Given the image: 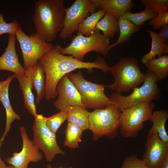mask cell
I'll list each match as a JSON object with an SVG mask.
<instances>
[{
	"label": "cell",
	"instance_id": "4316f807",
	"mask_svg": "<svg viewBox=\"0 0 168 168\" xmlns=\"http://www.w3.org/2000/svg\"><path fill=\"white\" fill-rule=\"evenodd\" d=\"M83 131L78 127L68 122L65 133L64 146H68L70 149L77 148L79 143L82 142L81 138Z\"/></svg>",
	"mask_w": 168,
	"mask_h": 168
},
{
	"label": "cell",
	"instance_id": "8fae6325",
	"mask_svg": "<svg viewBox=\"0 0 168 168\" xmlns=\"http://www.w3.org/2000/svg\"><path fill=\"white\" fill-rule=\"evenodd\" d=\"M21 49L24 68L28 69L54 46L39 37L35 33L29 36L19 27L15 33Z\"/></svg>",
	"mask_w": 168,
	"mask_h": 168
},
{
	"label": "cell",
	"instance_id": "7a4b0ae2",
	"mask_svg": "<svg viewBox=\"0 0 168 168\" xmlns=\"http://www.w3.org/2000/svg\"><path fill=\"white\" fill-rule=\"evenodd\" d=\"M64 0H39L35 3L33 20L36 34L48 42L62 29L65 16Z\"/></svg>",
	"mask_w": 168,
	"mask_h": 168
},
{
	"label": "cell",
	"instance_id": "f35d334b",
	"mask_svg": "<svg viewBox=\"0 0 168 168\" xmlns=\"http://www.w3.org/2000/svg\"><path fill=\"white\" fill-rule=\"evenodd\" d=\"M6 168H15L13 166H7Z\"/></svg>",
	"mask_w": 168,
	"mask_h": 168
},
{
	"label": "cell",
	"instance_id": "3957f363",
	"mask_svg": "<svg viewBox=\"0 0 168 168\" xmlns=\"http://www.w3.org/2000/svg\"><path fill=\"white\" fill-rule=\"evenodd\" d=\"M114 82L107 86L109 89L121 94L137 87L144 82L146 76L140 70L138 60L133 58L122 57L114 66L109 67Z\"/></svg>",
	"mask_w": 168,
	"mask_h": 168
},
{
	"label": "cell",
	"instance_id": "d590c367",
	"mask_svg": "<svg viewBox=\"0 0 168 168\" xmlns=\"http://www.w3.org/2000/svg\"><path fill=\"white\" fill-rule=\"evenodd\" d=\"M6 82V80L3 81H0V94L2 91Z\"/></svg>",
	"mask_w": 168,
	"mask_h": 168
},
{
	"label": "cell",
	"instance_id": "ba28073f",
	"mask_svg": "<svg viewBox=\"0 0 168 168\" xmlns=\"http://www.w3.org/2000/svg\"><path fill=\"white\" fill-rule=\"evenodd\" d=\"M67 75L77 89L86 109H102L114 104L104 92L105 86L87 81L80 71L74 73L70 72Z\"/></svg>",
	"mask_w": 168,
	"mask_h": 168
},
{
	"label": "cell",
	"instance_id": "d4e9b609",
	"mask_svg": "<svg viewBox=\"0 0 168 168\" xmlns=\"http://www.w3.org/2000/svg\"><path fill=\"white\" fill-rule=\"evenodd\" d=\"M148 70L154 73L159 81L168 76V56L164 55L148 60L145 64Z\"/></svg>",
	"mask_w": 168,
	"mask_h": 168
},
{
	"label": "cell",
	"instance_id": "9a60e30c",
	"mask_svg": "<svg viewBox=\"0 0 168 168\" xmlns=\"http://www.w3.org/2000/svg\"><path fill=\"white\" fill-rule=\"evenodd\" d=\"M15 34H9L5 50L0 56V70H6L16 75L24 74L26 69L21 64L16 53Z\"/></svg>",
	"mask_w": 168,
	"mask_h": 168
},
{
	"label": "cell",
	"instance_id": "30bf717a",
	"mask_svg": "<svg viewBox=\"0 0 168 168\" xmlns=\"http://www.w3.org/2000/svg\"><path fill=\"white\" fill-rule=\"evenodd\" d=\"M42 114H37L35 117L33 126L34 137L32 142L44 154L47 161L51 162L57 154L64 155V152L58 146L56 134L47 127Z\"/></svg>",
	"mask_w": 168,
	"mask_h": 168
},
{
	"label": "cell",
	"instance_id": "d6986e66",
	"mask_svg": "<svg viewBox=\"0 0 168 168\" xmlns=\"http://www.w3.org/2000/svg\"><path fill=\"white\" fill-rule=\"evenodd\" d=\"M16 75L23 95L24 107L29 113L35 117L36 113L34 96L32 92L33 86L29 78L25 74Z\"/></svg>",
	"mask_w": 168,
	"mask_h": 168
},
{
	"label": "cell",
	"instance_id": "4dcf8cb0",
	"mask_svg": "<svg viewBox=\"0 0 168 168\" xmlns=\"http://www.w3.org/2000/svg\"><path fill=\"white\" fill-rule=\"evenodd\" d=\"M21 26L16 19L10 23L6 22L4 20L3 14L0 13V40L2 35L15 34L18 29Z\"/></svg>",
	"mask_w": 168,
	"mask_h": 168
},
{
	"label": "cell",
	"instance_id": "52a82bcc",
	"mask_svg": "<svg viewBox=\"0 0 168 168\" xmlns=\"http://www.w3.org/2000/svg\"><path fill=\"white\" fill-rule=\"evenodd\" d=\"M155 107L153 102L149 101L122 110L119 127L122 136L125 138L137 137L144 128L143 123L150 121Z\"/></svg>",
	"mask_w": 168,
	"mask_h": 168
},
{
	"label": "cell",
	"instance_id": "7c38bea8",
	"mask_svg": "<svg viewBox=\"0 0 168 168\" xmlns=\"http://www.w3.org/2000/svg\"><path fill=\"white\" fill-rule=\"evenodd\" d=\"M19 130L22 140V150L13 153L12 156L7 158L5 162L15 168H28L30 162L36 163L41 160L43 154L28 137L25 127H20Z\"/></svg>",
	"mask_w": 168,
	"mask_h": 168
},
{
	"label": "cell",
	"instance_id": "5bb4252c",
	"mask_svg": "<svg viewBox=\"0 0 168 168\" xmlns=\"http://www.w3.org/2000/svg\"><path fill=\"white\" fill-rule=\"evenodd\" d=\"M56 91L58 96L53 104L60 111L67 110L70 107L75 105L85 108L77 89L69 79L67 74L58 81L56 86Z\"/></svg>",
	"mask_w": 168,
	"mask_h": 168
},
{
	"label": "cell",
	"instance_id": "ac0fdd59",
	"mask_svg": "<svg viewBox=\"0 0 168 168\" xmlns=\"http://www.w3.org/2000/svg\"><path fill=\"white\" fill-rule=\"evenodd\" d=\"M99 9L109 13L118 20L124 13L134 7L131 0H93Z\"/></svg>",
	"mask_w": 168,
	"mask_h": 168
},
{
	"label": "cell",
	"instance_id": "e575fe53",
	"mask_svg": "<svg viewBox=\"0 0 168 168\" xmlns=\"http://www.w3.org/2000/svg\"><path fill=\"white\" fill-rule=\"evenodd\" d=\"M4 143L3 142H1L0 140V148ZM7 167V166L5 162L2 160L0 156V168H6Z\"/></svg>",
	"mask_w": 168,
	"mask_h": 168
},
{
	"label": "cell",
	"instance_id": "9c48e42d",
	"mask_svg": "<svg viewBox=\"0 0 168 168\" xmlns=\"http://www.w3.org/2000/svg\"><path fill=\"white\" fill-rule=\"evenodd\" d=\"M99 9L93 0H76L69 7L65 9L63 27L59 37L65 40L77 30L82 21Z\"/></svg>",
	"mask_w": 168,
	"mask_h": 168
},
{
	"label": "cell",
	"instance_id": "44dd1931",
	"mask_svg": "<svg viewBox=\"0 0 168 168\" xmlns=\"http://www.w3.org/2000/svg\"><path fill=\"white\" fill-rule=\"evenodd\" d=\"M90 113L85 108L81 106H72L67 110L66 120L84 131L89 129Z\"/></svg>",
	"mask_w": 168,
	"mask_h": 168
},
{
	"label": "cell",
	"instance_id": "603a6c76",
	"mask_svg": "<svg viewBox=\"0 0 168 168\" xmlns=\"http://www.w3.org/2000/svg\"><path fill=\"white\" fill-rule=\"evenodd\" d=\"M152 38L151 48L149 52L144 54L142 58L141 61L145 64L148 60L159 58L168 53V44L164 43L159 38L157 34L152 30L147 29Z\"/></svg>",
	"mask_w": 168,
	"mask_h": 168
},
{
	"label": "cell",
	"instance_id": "2e32d148",
	"mask_svg": "<svg viewBox=\"0 0 168 168\" xmlns=\"http://www.w3.org/2000/svg\"><path fill=\"white\" fill-rule=\"evenodd\" d=\"M44 68L38 61L29 69L24 74L30 79L33 87L36 91L35 105L40 103L44 97L45 90V76Z\"/></svg>",
	"mask_w": 168,
	"mask_h": 168
},
{
	"label": "cell",
	"instance_id": "5b68a950",
	"mask_svg": "<svg viewBox=\"0 0 168 168\" xmlns=\"http://www.w3.org/2000/svg\"><path fill=\"white\" fill-rule=\"evenodd\" d=\"M145 74L146 77L143 85L134 88L129 95L123 96L115 92L110 94V100L120 111L139 103L159 99L160 92L157 84L159 81L157 78L148 70Z\"/></svg>",
	"mask_w": 168,
	"mask_h": 168
},
{
	"label": "cell",
	"instance_id": "d6a6232c",
	"mask_svg": "<svg viewBox=\"0 0 168 168\" xmlns=\"http://www.w3.org/2000/svg\"><path fill=\"white\" fill-rule=\"evenodd\" d=\"M148 24L152 26L153 30L160 29L162 27L168 24V10L158 13L148 22Z\"/></svg>",
	"mask_w": 168,
	"mask_h": 168
},
{
	"label": "cell",
	"instance_id": "8d00e7d4",
	"mask_svg": "<svg viewBox=\"0 0 168 168\" xmlns=\"http://www.w3.org/2000/svg\"><path fill=\"white\" fill-rule=\"evenodd\" d=\"M161 168H168V157L164 161Z\"/></svg>",
	"mask_w": 168,
	"mask_h": 168
},
{
	"label": "cell",
	"instance_id": "83f0119b",
	"mask_svg": "<svg viewBox=\"0 0 168 168\" xmlns=\"http://www.w3.org/2000/svg\"><path fill=\"white\" fill-rule=\"evenodd\" d=\"M157 13L153 10L146 7L141 12L133 13L126 12L122 16L130 20L134 24L141 26L147 21L155 17Z\"/></svg>",
	"mask_w": 168,
	"mask_h": 168
},
{
	"label": "cell",
	"instance_id": "484cf974",
	"mask_svg": "<svg viewBox=\"0 0 168 168\" xmlns=\"http://www.w3.org/2000/svg\"><path fill=\"white\" fill-rule=\"evenodd\" d=\"M105 12L99 9L84 19L79 26L77 34L88 37L93 32L96 25L102 18Z\"/></svg>",
	"mask_w": 168,
	"mask_h": 168
},
{
	"label": "cell",
	"instance_id": "e0dca14e",
	"mask_svg": "<svg viewBox=\"0 0 168 168\" xmlns=\"http://www.w3.org/2000/svg\"><path fill=\"white\" fill-rule=\"evenodd\" d=\"M15 74L8 77L6 79V82L3 89L0 94V102L5 108L6 113V123L5 130L0 140L3 142L10 129L11 125L15 120H20V116L13 110L10 101L8 89L9 85L13 79L16 78Z\"/></svg>",
	"mask_w": 168,
	"mask_h": 168
},
{
	"label": "cell",
	"instance_id": "74e56055",
	"mask_svg": "<svg viewBox=\"0 0 168 168\" xmlns=\"http://www.w3.org/2000/svg\"><path fill=\"white\" fill-rule=\"evenodd\" d=\"M46 168H52V167L51 166L50 164H48L47 165ZM58 168H63L62 167V166H60L58 167ZM69 168H73L72 167H70Z\"/></svg>",
	"mask_w": 168,
	"mask_h": 168
},
{
	"label": "cell",
	"instance_id": "277c9868",
	"mask_svg": "<svg viewBox=\"0 0 168 168\" xmlns=\"http://www.w3.org/2000/svg\"><path fill=\"white\" fill-rule=\"evenodd\" d=\"M121 114V111L114 104L90 112L89 129L92 132L93 140L96 141L104 136L110 139L115 138L119 128Z\"/></svg>",
	"mask_w": 168,
	"mask_h": 168
},
{
	"label": "cell",
	"instance_id": "f1b7e54d",
	"mask_svg": "<svg viewBox=\"0 0 168 168\" xmlns=\"http://www.w3.org/2000/svg\"><path fill=\"white\" fill-rule=\"evenodd\" d=\"M67 110H61L49 117L44 116V119L47 127L54 133L56 134L60 125L66 120Z\"/></svg>",
	"mask_w": 168,
	"mask_h": 168
},
{
	"label": "cell",
	"instance_id": "cb8c5ba5",
	"mask_svg": "<svg viewBox=\"0 0 168 168\" xmlns=\"http://www.w3.org/2000/svg\"><path fill=\"white\" fill-rule=\"evenodd\" d=\"M95 30H101L106 38H112L119 30L116 18L112 15L105 12L102 18L96 26Z\"/></svg>",
	"mask_w": 168,
	"mask_h": 168
},
{
	"label": "cell",
	"instance_id": "f546056e",
	"mask_svg": "<svg viewBox=\"0 0 168 168\" xmlns=\"http://www.w3.org/2000/svg\"><path fill=\"white\" fill-rule=\"evenodd\" d=\"M140 2L145 6L157 14L168 10V0H140Z\"/></svg>",
	"mask_w": 168,
	"mask_h": 168
},
{
	"label": "cell",
	"instance_id": "ffe728a7",
	"mask_svg": "<svg viewBox=\"0 0 168 168\" xmlns=\"http://www.w3.org/2000/svg\"><path fill=\"white\" fill-rule=\"evenodd\" d=\"M168 118V111L162 109L153 111L150 120L152 125L148 133H157L161 139L168 143V135L165 128V124Z\"/></svg>",
	"mask_w": 168,
	"mask_h": 168
},
{
	"label": "cell",
	"instance_id": "8992f818",
	"mask_svg": "<svg viewBox=\"0 0 168 168\" xmlns=\"http://www.w3.org/2000/svg\"><path fill=\"white\" fill-rule=\"evenodd\" d=\"M110 38L105 37L99 30H95L88 37L77 34L72 38L70 44L65 48H60L63 55H71L75 59L83 61L87 53L94 51L106 56L110 44Z\"/></svg>",
	"mask_w": 168,
	"mask_h": 168
},
{
	"label": "cell",
	"instance_id": "836d02e7",
	"mask_svg": "<svg viewBox=\"0 0 168 168\" xmlns=\"http://www.w3.org/2000/svg\"><path fill=\"white\" fill-rule=\"evenodd\" d=\"M158 36L160 40L165 44L168 43V25H166L162 27Z\"/></svg>",
	"mask_w": 168,
	"mask_h": 168
},
{
	"label": "cell",
	"instance_id": "4fadbf2b",
	"mask_svg": "<svg viewBox=\"0 0 168 168\" xmlns=\"http://www.w3.org/2000/svg\"><path fill=\"white\" fill-rule=\"evenodd\" d=\"M142 160L148 168H161L168 157V143L162 141L157 133H148Z\"/></svg>",
	"mask_w": 168,
	"mask_h": 168
},
{
	"label": "cell",
	"instance_id": "1f68e13d",
	"mask_svg": "<svg viewBox=\"0 0 168 168\" xmlns=\"http://www.w3.org/2000/svg\"><path fill=\"white\" fill-rule=\"evenodd\" d=\"M120 168H148L142 160L134 154L126 156Z\"/></svg>",
	"mask_w": 168,
	"mask_h": 168
},
{
	"label": "cell",
	"instance_id": "7402d4cb",
	"mask_svg": "<svg viewBox=\"0 0 168 168\" xmlns=\"http://www.w3.org/2000/svg\"><path fill=\"white\" fill-rule=\"evenodd\" d=\"M120 33L116 41L112 44H110L109 50L117 45L121 44L129 41L132 35L140 29V26L133 23L128 19L122 16L117 20Z\"/></svg>",
	"mask_w": 168,
	"mask_h": 168
},
{
	"label": "cell",
	"instance_id": "6da1fadb",
	"mask_svg": "<svg viewBox=\"0 0 168 168\" xmlns=\"http://www.w3.org/2000/svg\"><path fill=\"white\" fill-rule=\"evenodd\" d=\"M60 46L56 45L44 54L39 61L43 66L45 76V98H55L57 96L56 87L57 83L65 75L78 69H86L91 72L94 68L101 70L105 73L108 66L105 59L99 55L92 62L78 60L72 56H67L60 52Z\"/></svg>",
	"mask_w": 168,
	"mask_h": 168
}]
</instances>
